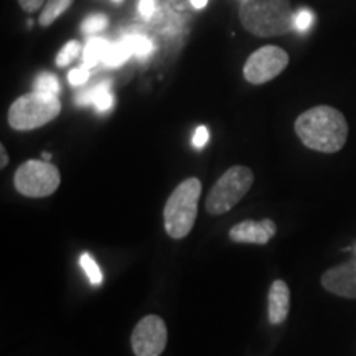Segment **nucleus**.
Returning a JSON list of instances; mask_svg holds the SVG:
<instances>
[{"mask_svg": "<svg viewBox=\"0 0 356 356\" xmlns=\"http://www.w3.org/2000/svg\"><path fill=\"white\" fill-rule=\"evenodd\" d=\"M296 132L302 144L309 149L335 154L343 149L348 139V122L338 109L315 106L297 118Z\"/></svg>", "mask_w": 356, "mask_h": 356, "instance_id": "f257e3e1", "label": "nucleus"}, {"mask_svg": "<svg viewBox=\"0 0 356 356\" xmlns=\"http://www.w3.org/2000/svg\"><path fill=\"white\" fill-rule=\"evenodd\" d=\"M291 0H244L239 19L249 33L261 38L279 37L293 30Z\"/></svg>", "mask_w": 356, "mask_h": 356, "instance_id": "f03ea898", "label": "nucleus"}, {"mask_svg": "<svg viewBox=\"0 0 356 356\" xmlns=\"http://www.w3.org/2000/svg\"><path fill=\"white\" fill-rule=\"evenodd\" d=\"M200 195L202 181L195 177L186 178L172 191L163 208V225L170 238L181 239L190 234L197 220Z\"/></svg>", "mask_w": 356, "mask_h": 356, "instance_id": "7ed1b4c3", "label": "nucleus"}, {"mask_svg": "<svg viewBox=\"0 0 356 356\" xmlns=\"http://www.w3.org/2000/svg\"><path fill=\"white\" fill-rule=\"evenodd\" d=\"M61 104L58 96L29 92L20 96L8 109V124L15 131H33L58 118Z\"/></svg>", "mask_w": 356, "mask_h": 356, "instance_id": "20e7f679", "label": "nucleus"}, {"mask_svg": "<svg viewBox=\"0 0 356 356\" xmlns=\"http://www.w3.org/2000/svg\"><path fill=\"white\" fill-rule=\"evenodd\" d=\"M254 184V173L244 165L231 167L213 185L207 198V211L210 215H225L234 208Z\"/></svg>", "mask_w": 356, "mask_h": 356, "instance_id": "39448f33", "label": "nucleus"}, {"mask_svg": "<svg viewBox=\"0 0 356 356\" xmlns=\"http://www.w3.org/2000/svg\"><path fill=\"white\" fill-rule=\"evenodd\" d=\"M13 184L24 197L44 198L55 193L61 184V175L60 170L47 160H26L17 168Z\"/></svg>", "mask_w": 356, "mask_h": 356, "instance_id": "423d86ee", "label": "nucleus"}, {"mask_svg": "<svg viewBox=\"0 0 356 356\" xmlns=\"http://www.w3.org/2000/svg\"><path fill=\"white\" fill-rule=\"evenodd\" d=\"M289 65V55L282 48L267 44L248 58L243 74L248 83L264 84L279 76Z\"/></svg>", "mask_w": 356, "mask_h": 356, "instance_id": "0eeeda50", "label": "nucleus"}, {"mask_svg": "<svg viewBox=\"0 0 356 356\" xmlns=\"http://www.w3.org/2000/svg\"><path fill=\"white\" fill-rule=\"evenodd\" d=\"M167 325L159 315H147L134 328L131 337L136 356H160L167 346Z\"/></svg>", "mask_w": 356, "mask_h": 356, "instance_id": "6e6552de", "label": "nucleus"}, {"mask_svg": "<svg viewBox=\"0 0 356 356\" xmlns=\"http://www.w3.org/2000/svg\"><path fill=\"white\" fill-rule=\"evenodd\" d=\"M325 291L345 299H356V261H346L332 267L322 275Z\"/></svg>", "mask_w": 356, "mask_h": 356, "instance_id": "1a4fd4ad", "label": "nucleus"}, {"mask_svg": "<svg viewBox=\"0 0 356 356\" xmlns=\"http://www.w3.org/2000/svg\"><path fill=\"white\" fill-rule=\"evenodd\" d=\"M277 226L273 220H246L243 222H238L233 228L229 229V238L234 243L243 244H267L274 238Z\"/></svg>", "mask_w": 356, "mask_h": 356, "instance_id": "9d476101", "label": "nucleus"}, {"mask_svg": "<svg viewBox=\"0 0 356 356\" xmlns=\"http://www.w3.org/2000/svg\"><path fill=\"white\" fill-rule=\"evenodd\" d=\"M291 310V291L284 280H274L269 289V322L284 323Z\"/></svg>", "mask_w": 356, "mask_h": 356, "instance_id": "9b49d317", "label": "nucleus"}, {"mask_svg": "<svg viewBox=\"0 0 356 356\" xmlns=\"http://www.w3.org/2000/svg\"><path fill=\"white\" fill-rule=\"evenodd\" d=\"M78 106H95L97 113H106L114 106V96L111 92V81L96 83L95 86L88 88L86 91H81L76 96Z\"/></svg>", "mask_w": 356, "mask_h": 356, "instance_id": "f8f14e48", "label": "nucleus"}, {"mask_svg": "<svg viewBox=\"0 0 356 356\" xmlns=\"http://www.w3.org/2000/svg\"><path fill=\"white\" fill-rule=\"evenodd\" d=\"M132 55L134 51H132L131 42H129L127 37H124L122 40H119V42L111 44L108 53H106L104 60H102V65H106L108 68H119V66L126 63Z\"/></svg>", "mask_w": 356, "mask_h": 356, "instance_id": "ddd939ff", "label": "nucleus"}, {"mask_svg": "<svg viewBox=\"0 0 356 356\" xmlns=\"http://www.w3.org/2000/svg\"><path fill=\"white\" fill-rule=\"evenodd\" d=\"M111 43L106 38H91L86 43L83 51V63L88 68H95L97 63H102L106 53H108Z\"/></svg>", "mask_w": 356, "mask_h": 356, "instance_id": "4468645a", "label": "nucleus"}, {"mask_svg": "<svg viewBox=\"0 0 356 356\" xmlns=\"http://www.w3.org/2000/svg\"><path fill=\"white\" fill-rule=\"evenodd\" d=\"M73 3V0H48L40 13V25L50 26L61 13H65Z\"/></svg>", "mask_w": 356, "mask_h": 356, "instance_id": "2eb2a0df", "label": "nucleus"}, {"mask_svg": "<svg viewBox=\"0 0 356 356\" xmlns=\"http://www.w3.org/2000/svg\"><path fill=\"white\" fill-rule=\"evenodd\" d=\"M33 91H38V92H44V95H53V96H58L61 91V86H60V81H58V78L55 76L53 73H40L37 78H35L33 81Z\"/></svg>", "mask_w": 356, "mask_h": 356, "instance_id": "dca6fc26", "label": "nucleus"}, {"mask_svg": "<svg viewBox=\"0 0 356 356\" xmlns=\"http://www.w3.org/2000/svg\"><path fill=\"white\" fill-rule=\"evenodd\" d=\"M127 38H129V42H131L134 55H136L137 58H140V60H145V58H149L150 55H152L154 43L150 42V40L147 38L145 35L132 33V35H127Z\"/></svg>", "mask_w": 356, "mask_h": 356, "instance_id": "f3484780", "label": "nucleus"}, {"mask_svg": "<svg viewBox=\"0 0 356 356\" xmlns=\"http://www.w3.org/2000/svg\"><path fill=\"white\" fill-rule=\"evenodd\" d=\"M79 266L83 267L84 274L88 275L89 282H91L92 286H101L102 273H101L99 266H97V262L92 259L89 252H84V254H81V257H79Z\"/></svg>", "mask_w": 356, "mask_h": 356, "instance_id": "a211bd4d", "label": "nucleus"}, {"mask_svg": "<svg viewBox=\"0 0 356 356\" xmlns=\"http://www.w3.org/2000/svg\"><path fill=\"white\" fill-rule=\"evenodd\" d=\"M79 51H81V44H79L76 40H71V42L66 43L56 55V66H60V68L68 66L71 61L78 56Z\"/></svg>", "mask_w": 356, "mask_h": 356, "instance_id": "6ab92c4d", "label": "nucleus"}, {"mask_svg": "<svg viewBox=\"0 0 356 356\" xmlns=\"http://www.w3.org/2000/svg\"><path fill=\"white\" fill-rule=\"evenodd\" d=\"M108 22L109 20L106 15H102V13H95V15H89L88 19L83 22L81 30H83V33H89V35L97 33L108 26Z\"/></svg>", "mask_w": 356, "mask_h": 356, "instance_id": "aec40b11", "label": "nucleus"}, {"mask_svg": "<svg viewBox=\"0 0 356 356\" xmlns=\"http://www.w3.org/2000/svg\"><path fill=\"white\" fill-rule=\"evenodd\" d=\"M312 24H314V12L307 10V8H300V10L296 13V17H293V29L300 33L307 32L312 26Z\"/></svg>", "mask_w": 356, "mask_h": 356, "instance_id": "412c9836", "label": "nucleus"}, {"mask_svg": "<svg viewBox=\"0 0 356 356\" xmlns=\"http://www.w3.org/2000/svg\"><path fill=\"white\" fill-rule=\"evenodd\" d=\"M88 79H89V68L86 65L71 70L68 73V81L71 86H83V84L88 83Z\"/></svg>", "mask_w": 356, "mask_h": 356, "instance_id": "4be33fe9", "label": "nucleus"}, {"mask_svg": "<svg viewBox=\"0 0 356 356\" xmlns=\"http://www.w3.org/2000/svg\"><path fill=\"white\" fill-rule=\"evenodd\" d=\"M208 139H210V132H208V129L204 126H200L197 131H195V136H193L195 149H203V147L208 144Z\"/></svg>", "mask_w": 356, "mask_h": 356, "instance_id": "5701e85b", "label": "nucleus"}, {"mask_svg": "<svg viewBox=\"0 0 356 356\" xmlns=\"http://www.w3.org/2000/svg\"><path fill=\"white\" fill-rule=\"evenodd\" d=\"M43 3H44V0H19V6L24 8L25 12L38 10Z\"/></svg>", "mask_w": 356, "mask_h": 356, "instance_id": "b1692460", "label": "nucleus"}, {"mask_svg": "<svg viewBox=\"0 0 356 356\" xmlns=\"http://www.w3.org/2000/svg\"><path fill=\"white\" fill-rule=\"evenodd\" d=\"M139 10L142 13V17L149 19V17L152 15L154 10H155V2H154V0H140Z\"/></svg>", "mask_w": 356, "mask_h": 356, "instance_id": "393cba45", "label": "nucleus"}, {"mask_svg": "<svg viewBox=\"0 0 356 356\" xmlns=\"http://www.w3.org/2000/svg\"><path fill=\"white\" fill-rule=\"evenodd\" d=\"M0 155H2V162H0V167L6 168L7 163H8V155H7L6 145H0Z\"/></svg>", "mask_w": 356, "mask_h": 356, "instance_id": "a878e982", "label": "nucleus"}, {"mask_svg": "<svg viewBox=\"0 0 356 356\" xmlns=\"http://www.w3.org/2000/svg\"><path fill=\"white\" fill-rule=\"evenodd\" d=\"M207 3H208V0H191V6H193L195 8H203V7H207Z\"/></svg>", "mask_w": 356, "mask_h": 356, "instance_id": "bb28decb", "label": "nucleus"}, {"mask_svg": "<svg viewBox=\"0 0 356 356\" xmlns=\"http://www.w3.org/2000/svg\"><path fill=\"white\" fill-rule=\"evenodd\" d=\"M42 159H43V160H47V162H50V160H51V154L43 152V154H42Z\"/></svg>", "mask_w": 356, "mask_h": 356, "instance_id": "cd10ccee", "label": "nucleus"}, {"mask_svg": "<svg viewBox=\"0 0 356 356\" xmlns=\"http://www.w3.org/2000/svg\"><path fill=\"white\" fill-rule=\"evenodd\" d=\"M115 2H121V0H115Z\"/></svg>", "mask_w": 356, "mask_h": 356, "instance_id": "c85d7f7f", "label": "nucleus"}, {"mask_svg": "<svg viewBox=\"0 0 356 356\" xmlns=\"http://www.w3.org/2000/svg\"><path fill=\"white\" fill-rule=\"evenodd\" d=\"M355 249H356V248H355Z\"/></svg>", "mask_w": 356, "mask_h": 356, "instance_id": "c756f323", "label": "nucleus"}]
</instances>
